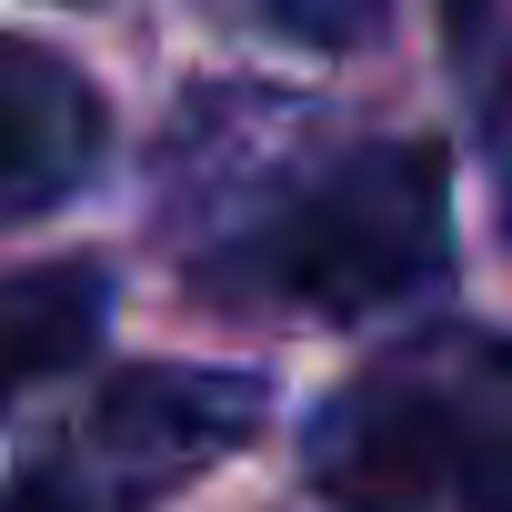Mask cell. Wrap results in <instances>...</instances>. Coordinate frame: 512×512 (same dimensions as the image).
<instances>
[{"label": "cell", "instance_id": "277c9868", "mask_svg": "<svg viewBox=\"0 0 512 512\" xmlns=\"http://www.w3.org/2000/svg\"><path fill=\"white\" fill-rule=\"evenodd\" d=\"M111 151V111L101 91L41 51V41H11L0 31V221H31V211H61Z\"/></svg>", "mask_w": 512, "mask_h": 512}, {"label": "cell", "instance_id": "3957f363", "mask_svg": "<svg viewBox=\"0 0 512 512\" xmlns=\"http://www.w3.org/2000/svg\"><path fill=\"white\" fill-rule=\"evenodd\" d=\"M272 412L262 372L221 362H131L111 372L0 492V512H151L211 462H231Z\"/></svg>", "mask_w": 512, "mask_h": 512}, {"label": "cell", "instance_id": "6da1fadb", "mask_svg": "<svg viewBox=\"0 0 512 512\" xmlns=\"http://www.w3.org/2000/svg\"><path fill=\"white\" fill-rule=\"evenodd\" d=\"M171 251L231 312L372 322L452 262V151L322 131L292 101H191L171 141Z\"/></svg>", "mask_w": 512, "mask_h": 512}, {"label": "cell", "instance_id": "52a82bcc", "mask_svg": "<svg viewBox=\"0 0 512 512\" xmlns=\"http://www.w3.org/2000/svg\"><path fill=\"white\" fill-rule=\"evenodd\" d=\"M231 11L262 21V31H282V41H312V51H352V41L382 31L392 0H231Z\"/></svg>", "mask_w": 512, "mask_h": 512}, {"label": "cell", "instance_id": "5b68a950", "mask_svg": "<svg viewBox=\"0 0 512 512\" xmlns=\"http://www.w3.org/2000/svg\"><path fill=\"white\" fill-rule=\"evenodd\" d=\"M111 322V272L101 262H21L0 272V412L21 392L61 382L71 362H91Z\"/></svg>", "mask_w": 512, "mask_h": 512}, {"label": "cell", "instance_id": "7a4b0ae2", "mask_svg": "<svg viewBox=\"0 0 512 512\" xmlns=\"http://www.w3.org/2000/svg\"><path fill=\"white\" fill-rule=\"evenodd\" d=\"M302 472L342 512H512V342L472 322L392 342L312 412Z\"/></svg>", "mask_w": 512, "mask_h": 512}, {"label": "cell", "instance_id": "8992f818", "mask_svg": "<svg viewBox=\"0 0 512 512\" xmlns=\"http://www.w3.org/2000/svg\"><path fill=\"white\" fill-rule=\"evenodd\" d=\"M452 81L472 91L492 161L512 181V0H452Z\"/></svg>", "mask_w": 512, "mask_h": 512}]
</instances>
